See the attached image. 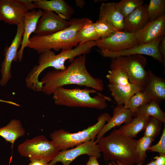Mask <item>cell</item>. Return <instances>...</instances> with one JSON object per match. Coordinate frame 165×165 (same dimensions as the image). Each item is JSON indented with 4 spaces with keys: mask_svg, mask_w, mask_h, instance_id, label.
Instances as JSON below:
<instances>
[{
    "mask_svg": "<svg viewBox=\"0 0 165 165\" xmlns=\"http://www.w3.org/2000/svg\"><path fill=\"white\" fill-rule=\"evenodd\" d=\"M86 55L75 58L64 70H53L47 72L40 81L43 85L42 91L47 95L53 94L57 88L74 84L101 91L104 88L103 80L92 76L86 66Z\"/></svg>",
    "mask_w": 165,
    "mask_h": 165,
    "instance_id": "1",
    "label": "cell"
},
{
    "mask_svg": "<svg viewBox=\"0 0 165 165\" xmlns=\"http://www.w3.org/2000/svg\"><path fill=\"white\" fill-rule=\"evenodd\" d=\"M105 161H117L124 165H133L141 162L136 151V140L126 136L114 129L97 143Z\"/></svg>",
    "mask_w": 165,
    "mask_h": 165,
    "instance_id": "2",
    "label": "cell"
},
{
    "mask_svg": "<svg viewBox=\"0 0 165 165\" xmlns=\"http://www.w3.org/2000/svg\"><path fill=\"white\" fill-rule=\"evenodd\" d=\"M87 18H74L70 20L67 28L45 36L35 35L30 37L26 47L33 49L38 54L49 50L56 51L71 49L79 44L77 33Z\"/></svg>",
    "mask_w": 165,
    "mask_h": 165,
    "instance_id": "3",
    "label": "cell"
},
{
    "mask_svg": "<svg viewBox=\"0 0 165 165\" xmlns=\"http://www.w3.org/2000/svg\"><path fill=\"white\" fill-rule=\"evenodd\" d=\"M53 98L57 105L68 107H81L103 110L107 108L106 101L112 99L92 88L67 89L61 87L53 92Z\"/></svg>",
    "mask_w": 165,
    "mask_h": 165,
    "instance_id": "4",
    "label": "cell"
},
{
    "mask_svg": "<svg viewBox=\"0 0 165 165\" xmlns=\"http://www.w3.org/2000/svg\"><path fill=\"white\" fill-rule=\"evenodd\" d=\"M111 116L107 112L100 115L97 123L82 131L70 133L63 129L55 130L51 133L50 138L59 150H67L91 140H94Z\"/></svg>",
    "mask_w": 165,
    "mask_h": 165,
    "instance_id": "5",
    "label": "cell"
},
{
    "mask_svg": "<svg viewBox=\"0 0 165 165\" xmlns=\"http://www.w3.org/2000/svg\"><path fill=\"white\" fill-rule=\"evenodd\" d=\"M147 64L146 58L140 54L122 56L112 59L111 69L121 68L127 74L129 82L138 85L143 89L148 81L149 73L145 68Z\"/></svg>",
    "mask_w": 165,
    "mask_h": 165,
    "instance_id": "6",
    "label": "cell"
},
{
    "mask_svg": "<svg viewBox=\"0 0 165 165\" xmlns=\"http://www.w3.org/2000/svg\"><path fill=\"white\" fill-rule=\"evenodd\" d=\"M17 149L22 156L42 160L48 163L60 151L52 141L43 135L26 140L18 146Z\"/></svg>",
    "mask_w": 165,
    "mask_h": 165,
    "instance_id": "7",
    "label": "cell"
},
{
    "mask_svg": "<svg viewBox=\"0 0 165 165\" xmlns=\"http://www.w3.org/2000/svg\"><path fill=\"white\" fill-rule=\"evenodd\" d=\"M96 46V41H90L78 45L71 49L61 50L57 54L52 50H48L40 54V59L45 68L51 67L55 70H64L66 68L65 65L66 61L68 60L71 62L76 57L89 53L93 47Z\"/></svg>",
    "mask_w": 165,
    "mask_h": 165,
    "instance_id": "8",
    "label": "cell"
},
{
    "mask_svg": "<svg viewBox=\"0 0 165 165\" xmlns=\"http://www.w3.org/2000/svg\"><path fill=\"white\" fill-rule=\"evenodd\" d=\"M33 0H0V21L17 25L23 22L25 15L35 8Z\"/></svg>",
    "mask_w": 165,
    "mask_h": 165,
    "instance_id": "9",
    "label": "cell"
},
{
    "mask_svg": "<svg viewBox=\"0 0 165 165\" xmlns=\"http://www.w3.org/2000/svg\"><path fill=\"white\" fill-rule=\"evenodd\" d=\"M101 52H118L132 48L139 44L134 33L117 31L112 35L96 41Z\"/></svg>",
    "mask_w": 165,
    "mask_h": 165,
    "instance_id": "10",
    "label": "cell"
},
{
    "mask_svg": "<svg viewBox=\"0 0 165 165\" xmlns=\"http://www.w3.org/2000/svg\"><path fill=\"white\" fill-rule=\"evenodd\" d=\"M16 34L11 44L4 49V58L1 64L0 85H6L12 77L11 67L13 61L17 59L18 50L21 46L24 31L23 22L17 25Z\"/></svg>",
    "mask_w": 165,
    "mask_h": 165,
    "instance_id": "11",
    "label": "cell"
},
{
    "mask_svg": "<svg viewBox=\"0 0 165 165\" xmlns=\"http://www.w3.org/2000/svg\"><path fill=\"white\" fill-rule=\"evenodd\" d=\"M84 154L95 156L97 159L101 157V152L94 140L82 143L71 149L59 151L48 164L55 165L57 163L60 162L63 165H69L77 157Z\"/></svg>",
    "mask_w": 165,
    "mask_h": 165,
    "instance_id": "12",
    "label": "cell"
},
{
    "mask_svg": "<svg viewBox=\"0 0 165 165\" xmlns=\"http://www.w3.org/2000/svg\"><path fill=\"white\" fill-rule=\"evenodd\" d=\"M70 24L69 20L53 12L43 11L34 33L40 36L48 35L67 28Z\"/></svg>",
    "mask_w": 165,
    "mask_h": 165,
    "instance_id": "13",
    "label": "cell"
},
{
    "mask_svg": "<svg viewBox=\"0 0 165 165\" xmlns=\"http://www.w3.org/2000/svg\"><path fill=\"white\" fill-rule=\"evenodd\" d=\"M163 37L159 38L149 43L140 44L132 48L123 51L101 53L103 57L112 59L122 56L136 54L145 55L152 57L160 63H165L159 48L160 43Z\"/></svg>",
    "mask_w": 165,
    "mask_h": 165,
    "instance_id": "14",
    "label": "cell"
},
{
    "mask_svg": "<svg viewBox=\"0 0 165 165\" xmlns=\"http://www.w3.org/2000/svg\"><path fill=\"white\" fill-rule=\"evenodd\" d=\"M135 38L141 44L149 43L165 36V14L152 21L134 33Z\"/></svg>",
    "mask_w": 165,
    "mask_h": 165,
    "instance_id": "15",
    "label": "cell"
},
{
    "mask_svg": "<svg viewBox=\"0 0 165 165\" xmlns=\"http://www.w3.org/2000/svg\"><path fill=\"white\" fill-rule=\"evenodd\" d=\"M134 118L130 110L125 108L123 105H117L113 109L112 116L97 136L95 142L97 143L100 139L108 131L116 127H119L123 123L130 122Z\"/></svg>",
    "mask_w": 165,
    "mask_h": 165,
    "instance_id": "16",
    "label": "cell"
},
{
    "mask_svg": "<svg viewBox=\"0 0 165 165\" xmlns=\"http://www.w3.org/2000/svg\"><path fill=\"white\" fill-rule=\"evenodd\" d=\"M35 9L53 12L68 20L74 13L73 8L64 0H33Z\"/></svg>",
    "mask_w": 165,
    "mask_h": 165,
    "instance_id": "17",
    "label": "cell"
},
{
    "mask_svg": "<svg viewBox=\"0 0 165 165\" xmlns=\"http://www.w3.org/2000/svg\"><path fill=\"white\" fill-rule=\"evenodd\" d=\"M43 11L40 9L29 11L25 15L23 20L24 31L20 47L18 52L17 59L19 62L23 59L24 50L29 43L30 36L34 32L38 20Z\"/></svg>",
    "mask_w": 165,
    "mask_h": 165,
    "instance_id": "18",
    "label": "cell"
},
{
    "mask_svg": "<svg viewBox=\"0 0 165 165\" xmlns=\"http://www.w3.org/2000/svg\"><path fill=\"white\" fill-rule=\"evenodd\" d=\"M147 6V5L143 4L124 18L123 31L134 33L149 21Z\"/></svg>",
    "mask_w": 165,
    "mask_h": 165,
    "instance_id": "19",
    "label": "cell"
},
{
    "mask_svg": "<svg viewBox=\"0 0 165 165\" xmlns=\"http://www.w3.org/2000/svg\"><path fill=\"white\" fill-rule=\"evenodd\" d=\"M108 87L117 105H124L135 93L139 91H143L144 89L141 86L131 83L126 86L109 83Z\"/></svg>",
    "mask_w": 165,
    "mask_h": 165,
    "instance_id": "20",
    "label": "cell"
},
{
    "mask_svg": "<svg viewBox=\"0 0 165 165\" xmlns=\"http://www.w3.org/2000/svg\"><path fill=\"white\" fill-rule=\"evenodd\" d=\"M99 19H104L109 22L118 31H123L124 18L116 9L115 2L101 4Z\"/></svg>",
    "mask_w": 165,
    "mask_h": 165,
    "instance_id": "21",
    "label": "cell"
},
{
    "mask_svg": "<svg viewBox=\"0 0 165 165\" xmlns=\"http://www.w3.org/2000/svg\"><path fill=\"white\" fill-rule=\"evenodd\" d=\"M148 72V81L143 91L151 96L160 104L165 99V79L156 76L149 69Z\"/></svg>",
    "mask_w": 165,
    "mask_h": 165,
    "instance_id": "22",
    "label": "cell"
},
{
    "mask_svg": "<svg viewBox=\"0 0 165 165\" xmlns=\"http://www.w3.org/2000/svg\"><path fill=\"white\" fill-rule=\"evenodd\" d=\"M25 133V130L21 121L17 119H12L6 125L0 128V136L12 144V148L15 141Z\"/></svg>",
    "mask_w": 165,
    "mask_h": 165,
    "instance_id": "23",
    "label": "cell"
},
{
    "mask_svg": "<svg viewBox=\"0 0 165 165\" xmlns=\"http://www.w3.org/2000/svg\"><path fill=\"white\" fill-rule=\"evenodd\" d=\"M159 104L154 100L138 108L132 114V116L133 118L141 116L152 117L165 124V113L160 108Z\"/></svg>",
    "mask_w": 165,
    "mask_h": 165,
    "instance_id": "24",
    "label": "cell"
},
{
    "mask_svg": "<svg viewBox=\"0 0 165 165\" xmlns=\"http://www.w3.org/2000/svg\"><path fill=\"white\" fill-rule=\"evenodd\" d=\"M150 116H141L134 118L129 123L125 124L118 129L124 135L134 138L142 131H144Z\"/></svg>",
    "mask_w": 165,
    "mask_h": 165,
    "instance_id": "25",
    "label": "cell"
},
{
    "mask_svg": "<svg viewBox=\"0 0 165 165\" xmlns=\"http://www.w3.org/2000/svg\"><path fill=\"white\" fill-rule=\"evenodd\" d=\"M77 38L79 45L89 41H96L100 39L96 33L94 23L91 20L87 18L79 31Z\"/></svg>",
    "mask_w": 165,
    "mask_h": 165,
    "instance_id": "26",
    "label": "cell"
},
{
    "mask_svg": "<svg viewBox=\"0 0 165 165\" xmlns=\"http://www.w3.org/2000/svg\"><path fill=\"white\" fill-rule=\"evenodd\" d=\"M154 100H155L153 98L147 93L139 91L132 96L124 106L125 108L130 110L132 115L140 107Z\"/></svg>",
    "mask_w": 165,
    "mask_h": 165,
    "instance_id": "27",
    "label": "cell"
},
{
    "mask_svg": "<svg viewBox=\"0 0 165 165\" xmlns=\"http://www.w3.org/2000/svg\"><path fill=\"white\" fill-rule=\"evenodd\" d=\"M106 77L109 84L112 85L126 86L130 83L126 72L121 68L111 69L108 72Z\"/></svg>",
    "mask_w": 165,
    "mask_h": 165,
    "instance_id": "28",
    "label": "cell"
},
{
    "mask_svg": "<svg viewBox=\"0 0 165 165\" xmlns=\"http://www.w3.org/2000/svg\"><path fill=\"white\" fill-rule=\"evenodd\" d=\"M143 4L144 2L142 0H121L115 2V6L118 11L125 18Z\"/></svg>",
    "mask_w": 165,
    "mask_h": 165,
    "instance_id": "29",
    "label": "cell"
},
{
    "mask_svg": "<svg viewBox=\"0 0 165 165\" xmlns=\"http://www.w3.org/2000/svg\"><path fill=\"white\" fill-rule=\"evenodd\" d=\"M147 11L149 21L165 14V0H150L147 6Z\"/></svg>",
    "mask_w": 165,
    "mask_h": 165,
    "instance_id": "30",
    "label": "cell"
},
{
    "mask_svg": "<svg viewBox=\"0 0 165 165\" xmlns=\"http://www.w3.org/2000/svg\"><path fill=\"white\" fill-rule=\"evenodd\" d=\"M96 33L99 38L111 36L118 31L109 22L103 19H98L94 23Z\"/></svg>",
    "mask_w": 165,
    "mask_h": 165,
    "instance_id": "31",
    "label": "cell"
},
{
    "mask_svg": "<svg viewBox=\"0 0 165 165\" xmlns=\"http://www.w3.org/2000/svg\"><path fill=\"white\" fill-rule=\"evenodd\" d=\"M154 139L144 135L140 139L136 140V150L141 162L144 161L146 158V152Z\"/></svg>",
    "mask_w": 165,
    "mask_h": 165,
    "instance_id": "32",
    "label": "cell"
},
{
    "mask_svg": "<svg viewBox=\"0 0 165 165\" xmlns=\"http://www.w3.org/2000/svg\"><path fill=\"white\" fill-rule=\"evenodd\" d=\"M162 123L156 119L150 117L144 130V135L155 139L160 134Z\"/></svg>",
    "mask_w": 165,
    "mask_h": 165,
    "instance_id": "33",
    "label": "cell"
},
{
    "mask_svg": "<svg viewBox=\"0 0 165 165\" xmlns=\"http://www.w3.org/2000/svg\"><path fill=\"white\" fill-rule=\"evenodd\" d=\"M157 152L159 155L165 154V127L163 131L160 140L156 144L150 146L147 151Z\"/></svg>",
    "mask_w": 165,
    "mask_h": 165,
    "instance_id": "34",
    "label": "cell"
},
{
    "mask_svg": "<svg viewBox=\"0 0 165 165\" xmlns=\"http://www.w3.org/2000/svg\"><path fill=\"white\" fill-rule=\"evenodd\" d=\"M159 51L165 61V36H163L162 38L159 45Z\"/></svg>",
    "mask_w": 165,
    "mask_h": 165,
    "instance_id": "35",
    "label": "cell"
},
{
    "mask_svg": "<svg viewBox=\"0 0 165 165\" xmlns=\"http://www.w3.org/2000/svg\"><path fill=\"white\" fill-rule=\"evenodd\" d=\"M153 159L156 165H165V154L159 155Z\"/></svg>",
    "mask_w": 165,
    "mask_h": 165,
    "instance_id": "36",
    "label": "cell"
},
{
    "mask_svg": "<svg viewBox=\"0 0 165 165\" xmlns=\"http://www.w3.org/2000/svg\"><path fill=\"white\" fill-rule=\"evenodd\" d=\"M30 163L29 165H49L48 163L42 160L29 159Z\"/></svg>",
    "mask_w": 165,
    "mask_h": 165,
    "instance_id": "37",
    "label": "cell"
},
{
    "mask_svg": "<svg viewBox=\"0 0 165 165\" xmlns=\"http://www.w3.org/2000/svg\"><path fill=\"white\" fill-rule=\"evenodd\" d=\"M97 158L95 156H90L86 165H100L98 161Z\"/></svg>",
    "mask_w": 165,
    "mask_h": 165,
    "instance_id": "38",
    "label": "cell"
},
{
    "mask_svg": "<svg viewBox=\"0 0 165 165\" xmlns=\"http://www.w3.org/2000/svg\"><path fill=\"white\" fill-rule=\"evenodd\" d=\"M144 161L141 162L137 164L136 165H142ZM108 165H124L119 162L116 161H110L108 163Z\"/></svg>",
    "mask_w": 165,
    "mask_h": 165,
    "instance_id": "39",
    "label": "cell"
},
{
    "mask_svg": "<svg viewBox=\"0 0 165 165\" xmlns=\"http://www.w3.org/2000/svg\"><path fill=\"white\" fill-rule=\"evenodd\" d=\"M76 5L80 8H82L85 4V1L83 0H75Z\"/></svg>",
    "mask_w": 165,
    "mask_h": 165,
    "instance_id": "40",
    "label": "cell"
},
{
    "mask_svg": "<svg viewBox=\"0 0 165 165\" xmlns=\"http://www.w3.org/2000/svg\"><path fill=\"white\" fill-rule=\"evenodd\" d=\"M0 102L9 104H11V105H12L14 106H18V107L20 106V105H19L18 104H17L14 102L10 101H9L3 100L2 99H0Z\"/></svg>",
    "mask_w": 165,
    "mask_h": 165,
    "instance_id": "41",
    "label": "cell"
},
{
    "mask_svg": "<svg viewBox=\"0 0 165 165\" xmlns=\"http://www.w3.org/2000/svg\"><path fill=\"white\" fill-rule=\"evenodd\" d=\"M145 165H156L154 160H151L149 163Z\"/></svg>",
    "mask_w": 165,
    "mask_h": 165,
    "instance_id": "42",
    "label": "cell"
}]
</instances>
